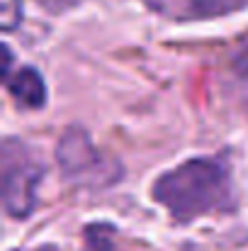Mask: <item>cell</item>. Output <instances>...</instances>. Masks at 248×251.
<instances>
[{
  "label": "cell",
  "instance_id": "cell-2",
  "mask_svg": "<svg viewBox=\"0 0 248 251\" xmlns=\"http://www.w3.org/2000/svg\"><path fill=\"white\" fill-rule=\"evenodd\" d=\"M42 168L24 144L5 139L2 144V200L12 217H27L34 207V188Z\"/></svg>",
  "mask_w": 248,
  "mask_h": 251
},
{
  "label": "cell",
  "instance_id": "cell-4",
  "mask_svg": "<svg viewBox=\"0 0 248 251\" xmlns=\"http://www.w3.org/2000/svg\"><path fill=\"white\" fill-rule=\"evenodd\" d=\"M144 2L156 15L175 20V22L207 20L229 10L226 0H144Z\"/></svg>",
  "mask_w": 248,
  "mask_h": 251
},
{
  "label": "cell",
  "instance_id": "cell-1",
  "mask_svg": "<svg viewBox=\"0 0 248 251\" xmlns=\"http://www.w3.org/2000/svg\"><path fill=\"white\" fill-rule=\"evenodd\" d=\"M154 198L178 222L231 205L229 171L217 159H190L154 183Z\"/></svg>",
  "mask_w": 248,
  "mask_h": 251
},
{
  "label": "cell",
  "instance_id": "cell-3",
  "mask_svg": "<svg viewBox=\"0 0 248 251\" xmlns=\"http://www.w3.org/2000/svg\"><path fill=\"white\" fill-rule=\"evenodd\" d=\"M56 156H59V164L66 171V176L76 178V180H92L97 183V178H102V159L100 154L95 151V147L90 144V139L78 132V129H71L64 134V139L59 142V149H56Z\"/></svg>",
  "mask_w": 248,
  "mask_h": 251
},
{
  "label": "cell",
  "instance_id": "cell-5",
  "mask_svg": "<svg viewBox=\"0 0 248 251\" xmlns=\"http://www.w3.org/2000/svg\"><path fill=\"white\" fill-rule=\"evenodd\" d=\"M7 90L24 107H42L44 100H46L44 81L34 69H20L15 76H10L7 78Z\"/></svg>",
  "mask_w": 248,
  "mask_h": 251
},
{
  "label": "cell",
  "instance_id": "cell-7",
  "mask_svg": "<svg viewBox=\"0 0 248 251\" xmlns=\"http://www.w3.org/2000/svg\"><path fill=\"white\" fill-rule=\"evenodd\" d=\"M51 12H64V10H68V7H73V5H78L81 0H42Z\"/></svg>",
  "mask_w": 248,
  "mask_h": 251
},
{
  "label": "cell",
  "instance_id": "cell-9",
  "mask_svg": "<svg viewBox=\"0 0 248 251\" xmlns=\"http://www.w3.org/2000/svg\"><path fill=\"white\" fill-rule=\"evenodd\" d=\"M32 251H56L54 247H42V249H32Z\"/></svg>",
  "mask_w": 248,
  "mask_h": 251
},
{
  "label": "cell",
  "instance_id": "cell-8",
  "mask_svg": "<svg viewBox=\"0 0 248 251\" xmlns=\"http://www.w3.org/2000/svg\"><path fill=\"white\" fill-rule=\"evenodd\" d=\"M241 69H244V78H246V88H248V64L246 66H241Z\"/></svg>",
  "mask_w": 248,
  "mask_h": 251
},
{
  "label": "cell",
  "instance_id": "cell-6",
  "mask_svg": "<svg viewBox=\"0 0 248 251\" xmlns=\"http://www.w3.org/2000/svg\"><path fill=\"white\" fill-rule=\"evenodd\" d=\"M83 251H119L112 242V229L105 225H92L85 229V249Z\"/></svg>",
  "mask_w": 248,
  "mask_h": 251
}]
</instances>
